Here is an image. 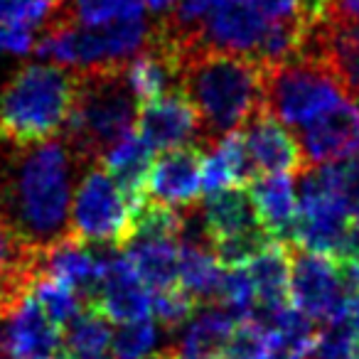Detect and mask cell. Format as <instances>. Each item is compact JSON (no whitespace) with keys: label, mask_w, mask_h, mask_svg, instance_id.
I'll return each instance as SVG.
<instances>
[{"label":"cell","mask_w":359,"mask_h":359,"mask_svg":"<svg viewBox=\"0 0 359 359\" xmlns=\"http://www.w3.org/2000/svg\"><path fill=\"white\" fill-rule=\"evenodd\" d=\"M89 168L65 138L0 140V222L37 256L69 234L74 180Z\"/></svg>","instance_id":"6da1fadb"},{"label":"cell","mask_w":359,"mask_h":359,"mask_svg":"<svg viewBox=\"0 0 359 359\" xmlns=\"http://www.w3.org/2000/svg\"><path fill=\"white\" fill-rule=\"evenodd\" d=\"M177 86L200 114L202 145L241 130L264 111V65L229 52L192 47L180 55Z\"/></svg>","instance_id":"7a4b0ae2"},{"label":"cell","mask_w":359,"mask_h":359,"mask_svg":"<svg viewBox=\"0 0 359 359\" xmlns=\"http://www.w3.org/2000/svg\"><path fill=\"white\" fill-rule=\"evenodd\" d=\"M74 69L25 65L0 91V140L15 145L60 138L76 99Z\"/></svg>","instance_id":"3957f363"},{"label":"cell","mask_w":359,"mask_h":359,"mask_svg":"<svg viewBox=\"0 0 359 359\" xmlns=\"http://www.w3.org/2000/svg\"><path fill=\"white\" fill-rule=\"evenodd\" d=\"M123 67L76 72V99L62 138L86 165L99 163L135 130L140 101L126 84Z\"/></svg>","instance_id":"277c9868"},{"label":"cell","mask_w":359,"mask_h":359,"mask_svg":"<svg viewBox=\"0 0 359 359\" xmlns=\"http://www.w3.org/2000/svg\"><path fill=\"white\" fill-rule=\"evenodd\" d=\"M153 25L143 15L114 20L106 25H76L65 18H52L45 35L35 42V55L52 65L84 72L101 67H123L150 40Z\"/></svg>","instance_id":"5b68a950"},{"label":"cell","mask_w":359,"mask_h":359,"mask_svg":"<svg viewBox=\"0 0 359 359\" xmlns=\"http://www.w3.org/2000/svg\"><path fill=\"white\" fill-rule=\"evenodd\" d=\"M347 94L339 79L313 57L298 55L280 65H264V106L290 128H303Z\"/></svg>","instance_id":"8992f818"},{"label":"cell","mask_w":359,"mask_h":359,"mask_svg":"<svg viewBox=\"0 0 359 359\" xmlns=\"http://www.w3.org/2000/svg\"><path fill=\"white\" fill-rule=\"evenodd\" d=\"M133 212L118 182L94 163L79 175L69 210V234L84 244L123 249L130 234Z\"/></svg>","instance_id":"52a82bcc"},{"label":"cell","mask_w":359,"mask_h":359,"mask_svg":"<svg viewBox=\"0 0 359 359\" xmlns=\"http://www.w3.org/2000/svg\"><path fill=\"white\" fill-rule=\"evenodd\" d=\"M200 217L222 266H244L273 241L261 224L246 187H229L207 195L200 205Z\"/></svg>","instance_id":"ba28073f"},{"label":"cell","mask_w":359,"mask_h":359,"mask_svg":"<svg viewBox=\"0 0 359 359\" xmlns=\"http://www.w3.org/2000/svg\"><path fill=\"white\" fill-rule=\"evenodd\" d=\"M352 290L334 259L290 246V305L313 323L327 325L349 313Z\"/></svg>","instance_id":"9c48e42d"},{"label":"cell","mask_w":359,"mask_h":359,"mask_svg":"<svg viewBox=\"0 0 359 359\" xmlns=\"http://www.w3.org/2000/svg\"><path fill=\"white\" fill-rule=\"evenodd\" d=\"M349 224L352 219L342 210L337 197L325 187L318 170H305L298 197V229H295L293 246L337 261Z\"/></svg>","instance_id":"30bf717a"},{"label":"cell","mask_w":359,"mask_h":359,"mask_svg":"<svg viewBox=\"0 0 359 359\" xmlns=\"http://www.w3.org/2000/svg\"><path fill=\"white\" fill-rule=\"evenodd\" d=\"M271 20H266L249 0H224L205 18L187 50L207 47V50L229 52V55L249 57V60L259 62Z\"/></svg>","instance_id":"8fae6325"},{"label":"cell","mask_w":359,"mask_h":359,"mask_svg":"<svg viewBox=\"0 0 359 359\" xmlns=\"http://www.w3.org/2000/svg\"><path fill=\"white\" fill-rule=\"evenodd\" d=\"M84 305L96 308L116 325L135 323L153 315V295L148 285L140 280L123 254H116V249L104 254L99 280Z\"/></svg>","instance_id":"7c38bea8"},{"label":"cell","mask_w":359,"mask_h":359,"mask_svg":"<svg viewBox=\"0 0 359 359\" xmlns=\"http://www.w3.org/2000/svg\"><path fill=\"white\" fill-rule=\"evenodd\" d=\"M300 148L305 155V165L339 163L359 155V101L344 96L327 111L315 116L308 126L300 128Z\"/></svg>","instance_id":"4fadbf2b"},{"label":"cell","mask_w":359,"mask_h":359,"mask_svg":"<svg viewBox=\"0 0 359 359\" xmlns=\"http://www.w3.org/2000/svg\"><path fill=\"white\" fill-rule=\"evenodd\" d=\"M202 163L205 150L200 143H187L153 160L145 195L177 212H190L202 195Z\"/></svg>","instance_id":"5bb4252c"},{"label":"cell","mask_w":359,"mask_h":359,"mask_svg":"<svg viewBox=\"0 0 359 359\" xmlns=\"http://www.w3.org/2000/svg\"><path fill=\"white\" fill-rule=\"evenodd\" d=\"M135 133L153 150H172L195 143L197 138L202 145L200 114L180 86H172L165 94L140 104Z\"/></svg>","instance_id":"9a60e30c"},{"label":"cell","mask_w":359,"mask_h":359,"mask_svg":"<svg viewBox=\"0 0 359 359\" xmlns=\"http://www.w3.org/2000/svg\"><path fill=\"white\" fill-rule=\"evenodd\" d=\"M0 349L6 359H65L62 330L47 318L32 290L0 325Z\"/></svg>","instance_id":"2e32d148"},{"label":"cell","mask_w":359,"mask_h":359,"mask_svg":"<svg viewBox=\"0 0 359 359\" xmlns=\"http://www.w3.org/2000/svg\"><path fill=\"white\" fill-rule=\"evenodd\" d=\"M246 153L261 175H298L305 172V155L295 135L269 111H259L241 130Z\"/></svg>","instance_id":"e0dca14e"},{"label":"cell","mask_w":359,"mask_h":359,"mask_svg":"<svg viewBox=\"0 0 359 359\" xmlns=\"http://www.w3.org/2000/svg\"><path fill=\"white\" fill-rule=\"evenodd\" d=\"M246 190L271 239L293 246L298 229V195L290 175H254Z\"/></svg>","instance_id":"ac0fdd59"},{"label":"cell","mask_w":359,"mask_h":359,"mask_svg":"<svg viewBox=\"0 0 359 359\" xmlns=\"http://www.w3.org/2000/svg\"><path fill=\"white\" fill-rule=\"evenodd\" d=\"M244 266L256 288V313L251 318L269 323L290 305V244L271 241Z\"/></svg>","instance_id":"d6986e66"},{"label":"cell","mask_w":359,"mask_h":359,"mask_svg":"<svg viewBox=\"0 0 359 359\" xmlns=\"http://www.w3.org/2000/svg\"><path fill=\"white\" fill-rule=\"evenodd\" d=\"M177 249L180 236L145 234L130 236L123 246V256L148 288L165 290L177 285Z\"/></svg>","instance_id":"ffe728a7"},{"label":"cell","mask_w":359,"mask_h":359,"mask_svg":"<svg viewBox=\"0 0 359 359\" xmlns=\"http://www.w3.org/2000/svg\"><path fill=\"white\" fill-rule=\"evenodd\" d=\"M153 153L155 150L133 130V133L126 135L123 140H118V143L99 160L106 168V172L118 182L121 192H123L126 200H128L130 210L138 207L140 202L148 197L145 195V185H148V175L155 160Z\"/></svg>","instance_id":"44dd1931"},{"label":"cell","mask_w":359,"mask_h":359,"mask_svg":"<svg viewBox=\"0 0 359 359\" xmlns=\"http://www.w3.org/2000/svg\"><path fill=\"white\" fill-rule=\"evenodd\" d=\"M210 148V155H205V163H202V190L207 195L249 185L256 170L246 153L241 130L222 135Z\"/></svg>","instance_id":"7402d4cb"},{"label":"cell","mask_w":359,"mask_h":359,"mask_svg":"<svg viewBox=\"0 0 359 359\" xmlns=\"http://www.w3.org/2000/svg\"><path fill=\"white\" fill-rule=\"evenodd\" d=\"M236 323L239 320L219 305L195 313V318L185 325V332L180 339V359H217L229 342Z\"/></svg>","instance_id":"603a6c76"},{"label":"cell","mask_w":359,"mask_h":359,"mask_svg":"<svg viewBox=\"0 0 359 359\" xmlns=\"http://www.w3.org/2000/svg\"><path fill=\"white\" fill-rule=\"evenodd\" d=\"M111 320L91 305H84L62 332V354L65 359H101L111 349Z\"/></svg>","instance_id":"cb8c5ba5"},{"label":"cell","mask_w":359,"mask_h":359,"mask_svg":"<svg viewBox=\"0 0 359 359\" xmlns=\"http://www.w3.org/2000/svg\"><path fill=\"white\" fill-rule=\"evenodd\" d=\"M269 325L278 337V359H313L320 330L308 315L288 305L280 313H276Z\"/></svg>","instance_id":"d4e9b609"},{"label":"cell","mask_w":359,"mask_h":359,"mask_svg":"<svg viewBox=\"0 0 359 359\" xmlns=\"http://www.w3.org/2000/svg\"><path fill=\"white\" fill-rule=\"evenodd\" d=\"M217 359H278L276 330L259 318L239 320Z\"/></svg>","instance_id":"484cf974"},{"label":"cell","mask_w":359,"mask_h":359,"mask_svg":"<svg viewBox=\"0 0 359 359\" xmlns=\"http://www.w3.org/2000/svg\"><path fill=\"white\" fill-rule=\"evenodd\" d=\"M145 11V0H65L57 18H65L76 25H106L114 20L138 18Z\"/></svg>","instance_id":"4316f807"},{"label":"cell","mask_w":359,"mask_h":359,"mask_svg":"<svg viewBox=\"0 0 359 359\" xmlns=\"http://www.w3.org/2000/svg\"><path fill=\"white\" fill-rule=\"evenodd\" d=\"M30 290L37 303H40V308L45 310V315L62 332L81 313V308H84V298H81L79 290H74L72 285L60 283L55 278H47V276H35Z\"/></svg>","instance_id":"83f0119b"},{"label":"cell","mask_w":359,"mask_h":359,"mask_svg":"<svg viewBox=\"0 0 359 359\" xmlns=\"http://www.w3.org/2000/svg\"><path fill=\"white\" fill-rule=\"evenodd\" d=\"M215 303L236 320L251 318L256 313V288L246 266H224Z\"/></svg>","instance_id":"f1b7e54d"},{"label":"cell","mask_w":359,"mask_h":359,"mask_svg":"<svg viewBox=\"0 0 359 359\" xmlns=\"http://www.w3.org/2000/svg\"><path fill=\"white\" fill-rule=\"evenodd\" d=\"M318 175L352 222H359V155L344 163L318 165Z\"/></svg>","instance_id":"f546056e"},{"label":"cell","mask_w":359,"mask_h":359,"mask_svg":"<svg viewBox=\"0 0 359 359\" xmlns=\"http://www.w3.org/2000/svg\"><path fill=\"white\" fill-rule=\"evenodd\" d=\"M197 308H200L197 298L192 293H187L180 283L153 293V315L165 330L185 327L195 318Z\"/></svg>","instance_id":"4dcf8cb0"},{"label":"cell","mask_w":359,"mask_h":359,"mask_svg":"<svg viewBox=\"0 0 359 359\" xmlns=\"http://www.w3.org/2000/svg\"><path fill=\"white\" fill-rule=\"evenodd\" d=\"M158 330L153 320H135V323L121 325L111 339V352L116 359H145L155 347Z\"/></svg>","instance_id":"1f68e13d"},{"label":"cell","mask_w":359,"mask_h":359,"mask_svg":"<svg viewBox=\"0 0 359 359\" xmlns=\"http://www.w3.org/2000/svg\"><path fill=\"white\" fill-rule=\"evenodd\" d=\"M60 8L52 0H0V25L30 30L47 25Z\"/></svg>","instance_id":"d6a6232c"},{"label":"cell","mask_w":359,"mask_h":359,"mask_svg":"<svg viewBox=\"0 0 359 359\" xmlns=\"http://www.w3.org/2000/svg\"><path fill=\"white\" fill-rule=\"evenodd\" d=\"M249 3L271 22H280V20L300 22V6H303V0H249Z\"/></svg>","instance_id":"836d02e7"},{"label":"cell","mask_w":359,"mask_h":359,"mask_svg":"<svg viewBox=\"0 0 359 359\" xmlns=\"http://www.w3.org/2000/svg\"><path fill=\"white\" fill-rule=\"evenodd\" d=\"M32 50H35V37H32L30 30L0 25V55H3V52H13V55H30Z\"/></svg>","instance_id":"e575fe53"},{"label":"cell","mask_w":359,"mask_h":359,"mask_svg":"<svg viewBox=\"0 0 359 359\" xmlns=\"http://www.w3.org/2000/svg\"><path fill=\"white\" fill-rule=\"evenodd\" d=\"M325 20L357 22L359 25V0H330V11Z\"/></svg>","instance_id":"d590c367"},{"label":"cell","mask_w":359,"mask_h":359,"mask_svg":"<svg viewBox=\"0 0 359 359\" xmlns=\"http://www.w3.org/2000/svg\"><path fill=\"white\" fill-rule=\"evenodd\" d=\"M339 269H342L344 283L352 293H359V254L349 256V259L339 261Z\"/></svg>","instance_id":"8d00e7d4"},{"label":"cell","mask_w":359,"mask_h":359,"mask_svg":"<svg viewBox=\"0 0 359 359\" xmlns=\"http://www.w3.org/2000/svg\"><path fill=\"white\" fill-rule=\"evenodd\" d=\"M349 323H352L354 334H357V349H359V293H352V300H349Z\"/></svg>","instance_id":"74e56055"},{"label":"cell","mask_w":359,"mask_h":359,"mask_svg":"<svg viewBox=\"0 0 359 359\" xmlns=\"http://www.w3.org/2000/svg\"><path fill=\"white\" fill-rule=\"evenodd\" d=\"M177 0H145V8H150L153 13H158V15H163V13H168L170 8L175 6Z\"/></svg>","instance_id":"f35d334b"},{"label":"cell","mask_w":359,"mask_h":359,"mask_svg":"<svg viewBox=\"0 0 359 359\" xmlns=\"http://www.w3.org/2000/svg\"><path fill=\"white\" fill-rule=\"evenodd\" d=\"M145 359H180V354H177V349H163V352L148 354Z\"/></svg>","instance_id":"ab89813d"},{"label":"cell","mask_w":359,"mask_h":359,"mask_svg":"<svg viewBox=\"0 0 359 359\" xmlns=\"http://www.w3.org/2000/svg\"><path fill=\"white\" fill-rule=\"evenodd\" d=\"M0 357H3V349H0Z\"/></svg>","instance_id":"60d3db41"},{"label":"cell","mask_w":359,"mask_h":359,"mask_svg":"<svg viewBox=\"0 0 359 359\" xmlns=\"http://www.w3.org/2000/svg\"><path fill=\"white\" fill-rule=\"evenodd\" d=\"M357 101H359V94H357Z\"/></svg>","instance_id":"b9f144b4"}]
</instances>
